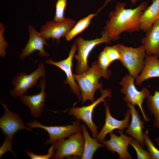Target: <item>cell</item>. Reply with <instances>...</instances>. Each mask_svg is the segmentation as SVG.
Here are the masks:
<instances>
[{
    "label": "cell",
    "instance_id": "6da1fadb",
    "mask_svg": "<svg viewBox=\"0 0 159 159\" xmlns=\"http://www.w3.org/2000/svg\"><path fill=\"white\" fill-rule=\"evenodd\" d=\"M125 3H117L114 11L109 14V19L106 23L102 33L106 34L110 41L117 40L123 32H132L140 29V19L148 6L143 2L135 8L125 9Z\"/></svg>",
    "mask_w": 159,
    "mask_h": 159
},
{
    "label": "cell",
    "instance_id": "7a4b0ae2",
    "mask_svg": "<svg viewBox=\"0 0 159 159\" xmlns=\"http://www.w3.org/2000/svg\"><path fill=\"white\" fill-rule=\"evenodd\" d=\"M111 75V71L102 69L97 61L93 62L91 67L85 73L74 74V77L77 82L81 91L82 103L87 100H90L92 102H94L96 91L99 90L101 93L103 90L102 85L99 83V79L101 77L108 79Z\"/></svg>",
    "mask_w": 159,
    "mask_h": 159
},
{
    "label": "cell",
    "instance_id": "3957f363",
    "mask_svg": "<svg viewBox=\"0 0 159 159\" xmlns=\"http://www.w3.org/2000/svg\"><path fill=\"white\" fill-rule=\"evenodd\" d=\"M54 153L52 158L61 159L64 158H81L84 148V141L81 130L74 133L67 139L60 140L52 143Z\"/></svg>",
    "mask_w": 159,
    "mask_h": 159
},
{
    "label": "cell",
    "instance_id": "277c9868",
    "mask_svg": "<svg viewBox=\"0 0 159 159\" xmlns=\"http://www.w3.org/2000/svg\"><path fill=\"white\" fill-rule=\"evenodd\" d=\"M121 55L120 61L128 70L129 74L136 78L143 70L144 66L145 51L142 45L137 48L116 44Z\"/></svg>",
    "mask_w": 159,
    "mask_h": 159
},
{
    "label": "cell",
    "instance_id": "5b68a950",
    "mask_svg": "<svg viewBox=\"0 0 159 159\" xmlns=\"http://www.w3.org/2000/svg\"><path fill=\"white\" fill-rule=\"evenodd\" d=\"M102 37L91 40H86L81 37L76 38L77 54L74 57L77 60L76 72L77 74L85 73L90 68L88 65V58L92 50L97 45L101 43H108L110 41L105 34L101 33Z\"/></svg>",
    "mask_w": 159,
    "mask_h": 159
},
{
    "label": "cell",
    "instance_id": "8992f818",
    "mask_svg": "<svg viewBox=\"0 0 159 159\" xmlns=\"http://www.w3.org/2000/svg\"><path fill=\"white\" fill-rule=\"evenodd\" d=\"M120 85L122 87L120 92L125 95L123 98L125 102L129 103L134 105H137L140 110L144 120L146 122L150 121L145 114L142 104L144 100L150 93L148 90L143 88L141 91H139L136 87L134 83V77L127 74L124 77Z\"/></svg>",
    "mask_w": 159,
    "mask_h": 159
},
{
    "label": "cell",
    "instance_id": "52a82bcc",
    "mask_svg": "<svg viewBox=\"0 0 159 159\" xmlns=\"http://www.w3.org/2000/svg\"><path fill=\"white\" fill-rule=\"evenodd\" d=\"M101 96L91 104L80 107H73L70 108L68 112L70 115H72L77 119L82 120L91 131L93 137L95 138L98 132V127L92 121V113L95 107L100 102H104L106 97H111V90L105 89L101 92Z\"/></svg>",
    "mask_w": 159,
    "mask_h": 159
},
{
    "label": "cell",
    "instance_id": "ba28073f",
    "mask_svg": "<svg viewBox=\"0 0 159 159\" xmlns=\"http://www.w3.org/2000/svg\"><path fill=\"white\" fill-rule=\"evenodd\" d=\"M80 120L77 119L71 124L64 126H47L42 125L35 120L27 122L26 125L32 128L38 127L43 129L48 133L49 138L45 144L47 145L57 140L69 137L81 130Z\"/></svg>",
    "mask_w": 159,
    "mask_h": 159
},
{
    "label": "cell",
    "instance_id": "9c48e42d",
    "mask_svg": "<svg viewBox=\"0 0 159 159\" xmlns=\"http://www.w3.org/2000/svg\"><path fill=\"white\" fill-rule=\"evenodd\" d=\"M46 70L44 64L41 63L37 69L27 74L21 72L13 77L12 83L14 88L10 91L11 95L14 97H20L24 95L29 89L36 85L38 79L45 76Z\"/></svg>",
    "mask_w": 159,
    "mask_h": 159
},
{
    "label": "cell",
    "instance_id": "30bf717a",
    "mask_svg": "<svg viewBox=\"0 0 159 159\" xmlns=\"http://www.w3.org/2000/svg\"><path fill=\"white\" fill-rule=\"evenodd\" d=\"M2 105L4 113L0 118V127L6 138L13 142L14 134L20 130L25 129L33 132L31 128L25 125L19 114L9 110L4 102Z\"/></svg>",
    "mask_w": 159,
    "mask_h": 159
},
{
    "label": "cell",
    "instance_id": "8fae6325",
    "mask_svg": "<svg viewBox=\"0 0 159 159\" xmlns=\"http://www.w3.org/2000/svg\"><path fill=\"white\" fill-rule=\"evenodd\" d=\"M77 49V46L75 41L72 46L68 57L66 59L58 62H54L52 59L47 60V64L55 66L65 74L66 79L63 82L64 84L68 85L70 87L72 93L77 95L79 99L82 100L81 91L77 83L75 81L72 70V60Z\"/></svg>",
    "mask_w": 159,
    "mask_h": 159
},
{
    "label": "cell",
    "instance_id": "7c38bea8",
    "mask_svg": "<svg viewBox=\"0 0 159 159\" xmlns=\"http://www.w3.org/2000/svg\"><path fill=\"white\" fill-rule=\"evenodd\" d=\"M76 23L75 20L68 17L61 22L48 21L41 26L40 32L46 40H49L51 38L56 39L58 44L60 38L65 37Z\"/></svg>",
    "mask_w": 159,
    "mask_h": 159
},
{
    "label": "cell",
    "instance_id": "4fadbf2b",
    "mask_svg": "<svg viewBox=\"0 0 159 159\" xmlns=\"http://www.w3.org/2000/svg\"><path fill=\"white\" fill-rule=\"evenodd\" d=\"M105 108V124L97 137L95 138L99 142L102 143L108 133L112 132L115 129L123 131L127 128L129 125L131 116L130 110L126 111L124 119L122 120L116 119L111 115L110 110L109 103L105 101L103 102Z\"/></svg>",
    "mask_w": 159,
    "mask_h": 159
},
{
    "label": "cell",
    "instance_id": "5bb4252c",
    "mask_svg": "<svg viewBox=\"0 0 159 159\" xmlns=\"http://www.w3.org/2000/svg\"><path fill=\"white\" fill-rule=\"evenodd\" d=\"M120 135L117 136L112 132L109 133L110 139L103 141L102 143L105 145L108 151L112 153H116L120 159H131L127 148L130 142L134 139L132 137L124 135L123 131L117 130Z\"/></svg>",
    "mask_w": 159,
    "mask_h": 159
},
{
    "label": "cell",
    "instance_id": "9a60e30c",
    "mask_svg": "<svg viewBox=\"0 0 159 159\" xmlns=\"http://www.w3.org/2000/svg\"><path fill=\"white\" fill-rule=\"evenodd\" d=\"M39 86L41 88V91L38 94L32 95H24L19 97L21 101L30 108L31 115L35 118L41 116L42 109L45 105L46 96L45 92L46 87L45 76L40 79Z\"/></svg>",
    "mask_w": 159,
    "mask_h": 159
},
{
    "label": "cell",
    "instance_id": "2e32d148",
    "mask_svg": "<svg viewBox=\"0 0 159 159\" xmlns=\"http://www.w3.org/2000/svg\"><path fill=\"white\" fill-rule=\"evenodd\" d=\"M28 31L29 39L25 48L23 49L22 53L19 56L20 59L23 60L26 56H29L35 50L39 52L38 54L42 57L49 56V54L45 51L44 48V45L48 44L40 32L36 30L32 25L29 26Z\"/></svg>",
    "mask_w": 159,
    "mask_h": 159
},
{
    "label": "cell",
    "instance_id": "e0dca14e",
    "mask_svg": "<svg viewBox=\"0 0 159 159\" xmlns=\"http://www.w3.org/2000/svg\"><path fill=\"white\" fill-rule=\"evenodd\" d=\"M127 107L130 111L131 119L128 127L125 131V132L133 137L140 143L143 147H144L145 144L143 136L144 122L141 120V117L135 105L129 103H127Z\"/></svg>",
    "mask_w": 159,
    "mask_h": 159
},
{
    "label": "cell",
    "instance_id": "ac0fdd59",
    "mask_svg": "<svg viewBox=\"0 0 159 159\" xmlns=\"http://www.w3.org/2000/svg\"><path fill=\"white\" fill-rule=\"evenodd\" d=\"M146 32L145 36L141 40L146 53L159 58V19Z\"/></svg>",
    "mask_w": 159,
    "mask_h": 159
},
{
    "label": "cell",
    "instance_id": "d6986e66",
    "mask_svg": "<svg viewBox=\"0 0 159 159\" xmlns=\"http://www.w3.org/2000/svg\"><path fill=\"white\" fill-rule=\"evenodd\" d=\"M155 77H159V57L146 54L144 66L140 74L136 78V84L140 85L145 80Z\"/></svg>",
    "mask_w": 159,
    "mask_h": 159
},
{
    "label": "cell",
    "instance_id": "ffe728a7",
    "mask_svg": "<svg viewBox=\"0 0 159 159\" xmlns=\"http://www.w3.org/2000/svg\"><path fill=\"white\" fill-rule=\"evenodd\" d=\"M159 18V0H153L143 12L140 19V29L147 32Z\"/></svg>",
    "mask_w": 159,
    "mask_h": 159
},
{
    "label": "cell",
    "instance_id": "44dd1931",
    "mask_svg": "<svg viewBox=\"0 0 159 159\" xmlns=\"http://www.w3.org/2000/svg\"><path fill=\"white\" fill-rule=\"evenodd\" d=\"M81 127L84 141V148L80 158L91 159L97 149L105 146V145L100 143L95 138H92L90 136L85 125L82 124L81 125Z\"/></svg>",
    "mask_w": 159,
    "mask_h": 159
},
{
    "label": "cell",
    "instance_id": "7402d4cb",
    "mask_svg": "<svg viewBox=\"0 0 159 159\" xmlns=\"http://www.w3.org/2000/svg\"><path fill=\"white\" fill-rule=\"evenodd\" d=\"M146 99L149 111L154 117L153 125L159 129V91L156 90L153 95L150 93Z\"/></svg>",
    "mask_w": 159,
    "mask_h": 159
},
{
    "label": "cell",
    "instance_id": "603a6c76",
    "mask_svg": "<svg viewBox=\"0 0 159 159\" xmlns=\"http://www.w3.org/2000/svg\"><path fill=\"white\" fill-rule=\"evenodd\" d=\"M98 13L97 12L96 13L90 14L79 21L65 37L66 40L68 41L71 40L76 36L84 31L89 25L91 19Z\"/></svg>",
    "mask_w": 159,
    "mask_h": 159
},
{
    "label": "cell",
    "instance_id": "cb8c5ba5",
    "mask_svg": "<svg viewBox=\"0 0 159 159\" xmlns=\"http://www.w3.org/2000/svg\"><path fill=\"white\" fill-rule=\"evenodd\" d=\"M149 130L143 133L144 143L147 147L150 159H159V149L154 145L149 136Z\"/></svg>",
    "mask_w": 159,
    "mask_h": 159
},
{
    "label": "cell",
    "instance_id": "d4e9b609",
    "mask_svg": "<svg viewBox=\"0 0 159 159\" xmlns=\"http://www.w3.org/2000/svg\"><path fill=\"white\" fill-rule=\"evenodd\" d=\"M67 1V0H57L55 4V15L53 21L61 22L64 20L65 18L64 16V13Z\"/></svg>",
    "mask_w": 159,
    "mask_h": 159
},
{
    "label": "cell",
    "instance_id": "484cf974",
    "mask_svg": "<svg viewBox=\"0 0 159 159\" xmlns=\"http://www.w3.org/2000/svg\"><path fill=\"white\" fill-rule=\"evenodd\" d=\"M130 145L135 150L138 159H150L149 153L145 150L140 143L136 140L133 139Z\"/></svg>",
    "mask_w": 159,
    "mask_h": 159
},
{
    "label": "cell",
    "instance_id": "4316f807",
    "mask_svg": "<svg viewBox=\"0 0 159 159\" xmlns=\"http://www.w3.org/2000/svg\"><path fill=\"white\" fill-rule=\"evenodd\" d=\"M103 50L105 52L107 57L111 63L117 60L120 61L121 55L116 44L110 47H106Z\"/></svg>",
    "mask_w": 159,
    "mask_h": 159
},
{
    "label": "cell",
    "instance_id": "83f0119b",
    "mask_svg": "<svg viewBox=\"0 0 159 159\" xmlns=\"http://www.w3.org/2000/svg\"><path fill=\"white\" fill-rule=\"evenodd\" d=\"M5 30V27L2 23L0 24V55L2 58L6 55V48L8 45V43L6 42L4 37V33Z\"/></svg>",
    "mask_w": 159,
    "mask_h": 159
},
{
    "label": "cell",
    "instance_id": "f1b7e54d",
    "mask_svg": "<svg viewBox=\"0 0 159 159\" xmlns=\"http://www.w3.org/2000/svg\"><path fill=\"white\" fill-rule=\"evenodd\" d=\"M100 68L103 70H108V68L111 63L110 62L105 52L103 50L100 54L97 61Z\"/></svg>",
    "mask_w": 159,
    "mask_h": 159
},
{
    "label": "cell",
    "instance_id": "f546056e",
    "mask_svg": "<svg viewBox=\"0 0 159 159\" xmlns=\"http://www.w3.org/2000/svg\"><path fill=\"white\" fill-rule=\"evenodd\" d=\"M27 155L31 159H48L52 158L54 153V147L52 145L49 148L48 153L45 155H38L34 154L31 151L29 152L25 150Z\"/></svg>",
    "mask_w": 159,
    "mask_h": 159
},
{
    "label": "cell",
    "instance_id": "4dcf8cb0",
    "mask_svg": "<svg viewBox=\"0 0 159 159\" xmlns=\"http://www.w3.org/2000/svg\"><path fill=\"white\" fill-rule=\"evenodd\" d=\"M12 142L5 138L3 143L0 148V157L7 151L11 152L13 155L16 156V155L14 152L12 147Z\"/></svg>",
    "mask_w": 159,
    "mask_h": 159
},
{
    "label": "cell",
    "instance_id": "1f68e13d",
    "mask_svg": "<svg viewBox=\"0 0 159 159\" xmlns=\"http://www.w3.org/2000/svg\"><path fill=\"white\" fill-rule=\"evenodd\" d=\"M113 0H106L105 3L104 5L102 6L100 8L99 10H98V11L100 12V11L106 5V4L110 1H111ZM131 2L133 4H135L137 0H130Z\"/></svg>",
    "mask_w": 159,
    "mask_h": 159
},
{
    "label": "cell",
    "instance_id": "d6a6232c",
    "mask_svg": "<svg viewBox=\"0 0 159 159\" xmlns=\"http://www.w3.org/2000/svg\"><path fill=\"white\" fill-rule=\"evenodd\" d=\"M157 145L159 147V137H156L155 139Z\"/></svg>",
    "mask_w": 159,
    "mask_h": 159
},
{
    "label": "cell",
    "instance_id": "836d02e7",
    "mask_svg": "<svg viewBox=\"0 0 159 159\" xmlns=\"http://www.w3.org/2000/svg\"></svg>",
    "mask_w": 159,
    "mask_h": 159
}]
</instances>
